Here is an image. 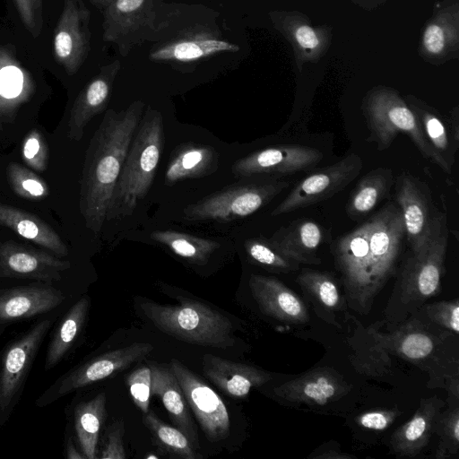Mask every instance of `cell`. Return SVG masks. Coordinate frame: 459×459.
Segmentation results:
<instances>
[{"mask_svg":"<svg viewBox=\"0 0 459 459\" xmlns=\"http://www.w3.org/2000/svg\"><path fill=\"white\" fill-rule=\"evenodd\" d=\"M404 240L402 212L390 202L333 242L334 264L352 309L369 312L375 297L395 273Z\"/></svg>","mask_w":459,"mask_h":459,"instance_id":"cell-1","label":"cell"},{"mask_svg":"<svg viewBox=\"0 0 459 459\" xmlns=\"http://www.w3.org/2000/svg\"><path fill=\"white\" fill-rule=\"evenodd\" d=\"M145 104L106 111L86 151L82 173L80 211L86 227L99 234L107 221L111 197Z\"/></svg>","mask_w":459,"mask_h":459,"instance_id":"cell-2","label":"cell"},{"mask_svg":"<svg viewBox=\"0 0 459 459\" xmlns=\"http://www.w3.org/2000/svg\"><path fill=\"white\" fill-rule=\"evenodd\" d=\"M219 13L200 4L158 0L155 30L148 57L153 62L188 64L238 46L223 39Z\"/></svg>","mask_w":459,"mask_h":459,"instance_id":"cell-3","label":"cell"},{"mask_svg":"<svg viewBox=\"0 0 459 459\" xmlns=\"http://www.w3.org/2000/svg\"><path fill=\"white\" fill-rule=\"evenodd\" d=\"M164 144L161 113L148 106L136 128L114 189L107 221L131 215L150 191Z\"/></svg>","mask_w":459,"mask_h":459,"instance_id":"cell-4","label":"cell"},{"mask_svg":"<svg viewBox=\"0 0 459 459\" xmlns=\"http://www.w3.org/2000/svg\"><path fill=\"white\" fill-rule=\"evenodd\" d=\"M144 316L161 332L195 345L226 349L235 343L231 321L221 312L196 300L178 305L140 303Z\"/></svg>","mask_w":459,"mask_h":459,"instance_id":"cell-5","label":"cell"},{"mask_svg":"<svg viewBox=\"0 0 459 459\" xmlns=\"http://www.w3.org/2000/svg\"><path fill=\"white\" fill-rule=\"evenodd\" d=\"M224 187L188 204L183 211L190 221H230L247 217L270 203L290 186L279 177L258 175Z\"/></svg>","mask_w":459,"mask_h":459,"instance_id":"cell-6","label":"cell"},{"mask_svg":"<svg viewBox=\"0 0 459 459\" xmlns=\"http://www.w3.org/2000/svg\"><path fill=\"white\" fill-rule=\"evenodd\" d=\"M394 184V198L402 212L405 238L411 255L420 258L426 255L433 237L446 221V215L435 207L427 184L410 172H401Z\"/></svg>","mask_w":459,"mask_h":459,"instance_id":"cell-7","label":"cell"},{"mask_svg":"<svg viewBox=\"0 0 459 459\" xmlns=\"http://www.w3.org/2000/svg\"><path fill=\"white\" fill-rule=\"evenodd\" d=\"M362 110L369 132L367 141L376 143L378 151L388 149L399 134H404L425 159L441 169L413 112L400 98L388 93L374 95L363 104Z\"/></svg>","mask_w":459,"mask_h":459,"instance_id":"cell-8","label":"cell"},{"mask_svg":"<svg viewBox=\"0 0 459 459\" xmlns=\"http://www.w3.org/2000/svg\"><path fill=\"white\" fill-rule=\"evenodd\" d=\"M158 0H111L103 10L102 38L126 57L150 42L156 25Z\"/></svg>","mask_w":459,"mask_h":459,"instance_id":"cell-9","label":"cell"},{"mask_svg":"<svg viewBox=\"0 0 459 459\" xmlns=\"http://www.w3.org/2000/svg\"><path fill=\"white\" fill-rule=\"evenodd\" d=\"M448 243L447 221L433 237L426 255L406 259L398 281L399 302L402 306L422 303L437 296L445 273V259Z\"/></svg>","mask_w":459,"mask_h":459,"instance_id":"cell-10","label":"cell"},{"mask_svg":"<svg viewBox=\"0 0 459 459\" xmlns=\"http://www.w3.org/2000/svg\"><path fill=\"white\" fill-rule=\"evenodd\" d=\"M363 163L356 153L316 169L303 178L288 195L272 211V216L289 213L333 197L359 174Z\"/></svg>","mask_w":459,"mask_h":459,"instance_id":"cell-11","label":"cell"},{"mask_svg":"<svg viewBox=\"0 0 459 459\" xmlns=\"http://www.w3.org/2000/svg\"><path fill=\"white\" fill-rule=\"evenodd\" d=\"M169 366L206 438L212 443L226 439L230 420L219 394L178 359H171Z\"/></svg>","mask_w":459,"mask_h":459,"instance_id":"cell-12","label":"cell"},{"mask_svg":"<svg viewBox=\"0 0 459 459\" xmlns=\"http://www.w3.org/2000/svg\"><path fill=\"white\" fill-rule=\"evenodd\" d=\"M323 153L313 147L300 144H281L256 151L237 160L231 166L239 178L268 175L284 177L314 169Z\"/></svg>","mask_w":459,"mask_h":459,"instance_id":"cell-13","label":"cell"},{"mask_svg":"<svg viewBox=\"0 0 459 459\" xmlns=\"http://www.w3.org/2000/svg\"><path fill=\"white\" fill-rule=\"evenodd\" d=\"M50 325L49 319L40 321L4 352L0 368V416L8 415L14 405Z\"/></svg>","mask_w":459,"mask_h":459,"instance_id":"cell-14","label":"cell"},{"mask_svg":"<svg viewBox=\"0 0 459 459\" xmlns=\"http://www.w3.org/2000/svg\"><path fill=\"white\" fill-rule=\"evenodd\" d=\"M91 12L82 0H65L54 33V54L69 75L86 60L91 48Z\"/></svg>","mask_w":459,"mask_h":459,"instance_id":"cell-15","label":"cell"},{"mask_svg":"<svg viewBox=\"0 0 459 459\" xmlns=\"http://www.w3.org/2000/svg\"><path fill=\"white\" fill-rule=\"evenodd\" d=\"M154 347L148 342H134L93 358L67 374L52 388L55 397L103 380L146 358Z\"/></svg>","mask_w":459,"mask_h":459,"instance_id":"cell-16","label":"cell"},{"mask_svg":"<svg viewBox=\"0 0 459 459\" xmlns=\"http://www.w3.org/2000/svg\"><path fill=\"white\" fill-rule=\"evenodd\" d=\"M351 389L344 378L328 367L314 368L306 374L274 388V394L296 404L324 406Z\"/></svg>","mask_w":459,"mask_h":459,"instance_id":"cell-17","label":"cell"},{"mask_svg":"<svg viewBox=\"0 0 459 459\" xmlns=\"http://www.w3.org/2000/svg\"><path fill=\"white\" fill-rule=\"evenodd\" d=\"M71 266L45 251L30 248L12 241L0 243V276L53 281Z\"/></svg>","mask_w":459,"mask_h":459,"instance_id":"cell-18","label":"cell"},{"mask_svg":"<svg viewBox=\"0 0 459 459\" xmlns=\"http://www.w3.org/2000/svg\"><path fill=\"white\" fill-rule=\"evenodd\" d=\"M248 285L260 310L285 324L307 323L309 314L304 301L279 279L251 274Z\"/></svg>","mask_w":459,"mask_h":459,"instance_id":"cell-19","label":"cell"},{"mask_svg":"<svg viewBox=\"0 0 459 459\" xmlns=\"http://www.w3.org/2000/svg\"><path fill=\"white\" fill-rule=\"evenodd\" d=\"M407 105L413 112L428 143L439 159L441 169L450 175L459 147L458 112L444 116L417 100L410 101Z\"/></svg>","mask_w":459,"mask_h":459,"instance_id":"cell-20","label":"cell"},{"mask_svg":"<svg viewBox=\"0 0 459 459\" xmlns=\"http://www.w3.org/2000/svg\"><path fill=\"white\" fill-rule=\"evenodd\" d=\"M120 69L119 59L102 65L97 75L79 93L68 121V136L71 140H81L88 123L106 109Z\"/></svg>","mask_w":459,"mask_h":459,"instance_id":"cell-21","label":"cell"},{"mask_svg":"<svg viewBox=\"0 0 459 459\" xmlns=\"http://www.w3.org/2000/svg\"><path fill=\"white\" fill-rule=\"evenodd\" d=\"M328 232L318 222L302 218L278 229L269 238L282 254L299 264H320L318 249L327 239Z\"/></svg>","mask_w":459,"mask_h":459,"instance_id":"cell-22","label":"cell"},{"mask_svg":"<svg viewBox=\"0 0 459 459\" xmlns=\"http://www.w3.org/2000/svg\"><path fill=\"white\" fill-rule=\"evenodd\" d=\"M203 372L217 387L231 397L247 396L253 388L271 380L269 372L212 354L203 357Z\"/></svg>","mask_w":459,"mask_h":459,"instance_id":"cell-23","label":"cell"},{"mask_svg":"<svg viewBox=\"0 0 459 459\" xmlns=\"http://www.w3.org/2000/svg\"><path fill=\"white\" fill-rule=\"evenodd\" d=\"M63 293L48 284H31L0 290V320L12 321L46 313L59 306Z\"/></svg>","mask_w":459,"mask_h":459,"instance_id":"cell-24","label":"cell"},{"mask_svg":"<svg viewBox=\"0 0 459 459\" xmlns=\"http://www.w3.org/2000/svg\"><path fill=\"white\" fill-rule=\"evenodd\" d=\"M148 366L152 373V394L160 399L174 424L186 435L192 446L198 449V434L184 393L170 366L156 362Z\"/></svg>","mask_w":459,"mask_h":459,"instance_id":"cell-25","label":"cell"},{"mask_svg":"<svg viewBox=\"0 0 459 459\" xmlns=\"http://www.w3.org/2000/svg\"><path fill=\"white\" fill-rule=\"evenodd\" d=\"M444 406L445 402L437 396L421 399L412 418L393 433L390 440L393 452L403 457L418 455L428 445Z\"/></svg>","mask_w":459,"mask_h":459,"instance_id":"cell-26","label":"cell"},{"mask_svg":"<svg viewBox=\"0 0 459 459\" xmlns=\"http://www.w3.org/2000/svg\"><path fill=\"white\" fill-rule=\"evenodd\" d=\"M219 153L210 145L188 143L178 146L165 172V185L213 174L219 168Z\"/></svg>","mask_w":459,"mask_h":459,"instance_id":"cell-27","label":"cell"},{"mask_svg":"<svg viewBox=\"0 0 459 459\" xmlns=\"http://www.w3.org/2000/svg\"><path fill=\"white\" fill-rule=\"evenodd\" d=\"M304 294L317 315L329 324L337 325L335 314L345 309L346 299L341 295L333 273L308 268L301 270L296 278Z\"/></svg>","mask_w":459,"mask_h":459,"instance_id":"cell-28","label":"cell"},{"mask_svg":"<svg viewBox=\"0 0 459 459\" xmlns=\"http://www.w3.org/2000/svg\"><path fill=\"white\" fill-rule=\"evenodd\" d=\"M377 344L415 364L429 359L437 348V338L414 324L403 325L389 333L370 330Z\"/></svg>","mask_w":459,"mask_h":459,"instance_id":"cell-29","label":"cell"},{"mask_svg":"<svg viewBox=\"0 0 459 459\" xmlns=\"http://www.w3.org/2000/svg\"><path fill=\"white\" fill-rule=\"evenodd\" d=\"M0 225L11 229L21 237L49 249L56 255L65 256L68 254L67 247L58 234L30 212L0 203Z\"/></svg>","mask_w":459,"mask_h":459,"instance_id":"cell-30","label":"cell"},{"mask_svg":"<svg viewBox=\"0 0 459 459\" xmlns=\"http://www.w3.org/2000/svg\"><path fill=\"white\" fill-rule=\"evenodd\" d=\"M394 183L390 168H377L362 177L347 201L345 211L350 219L357 221L368 215L386 198Z\"/></svg>","mask_w":459,"mask_h":459,"instance_id":"cell-31","label":"cell"},{"mask_svg":"<svg viewBox=\"0 0 459 459\" xmlns=\"http://www.w3.org/2000/svg\"><path fill=\"white\" fill-rule=\"evenodd\" d=\"M106 394L100 393L74 409V428L82 453L87 459L97 457L100 428L106 418Z\"/></svg>","mask_w":459,"mask_h":459,"instance_id":"cell-32","label":"cell"},{"mask_svg":"<svg viewBox=\"0 0 459 459\" xmlns=\"http://www.w3.org/2000/svg\"><path fill=\"white\" fill-rule=\"evenodd\" d=\"M33 88L30 74L6 48H0V110L27 100Z\"/></svg>","mask_w":459,"mask_h":459,"instance_id":"cell-33","label":"cell"},{"mask_svg":"<svg viewBox=\"0 0 459 459\" xmlns=\"http://www.w3.org/2000/svg\"><path fill=\"white\" fill-rule=\"evenodd\" d=\"M151 238L192 264H204L220 247L219 242L176 230H155Z\"/></svg>","mask_w":459,"mask_h":459,"instance_id":"cell-34","label":"cell"},{"mask_svg":"<svg viewBox=\"0 0 459 459\" xmlns=\"http://www.w3.org/2000/svg\"><path fill=\"white\" fill-rule=\"evenodd\" d=\"M89 305V299L82 297L66 313L48 345L46 368H53L71 348L84 325Z\"/></svg>","mask_w":459,"mask_h":459,"instance_id":"cell-35","label":"cell"},{"mask_svg":"<svg viewBox=\"0 0 459 459\" xmlns=\"http://www.w3.org/2000/svg\"><path fill=\"white\" fill-rule=\"evenodd\" d=\"M143 423L156 446L165 454L182 459L203 458L181 430L161 420L153 411L145 413Z\"/></svg>","mask_w":459,"mask_h":459,"instance_id":"cell-36","label":"cell"},{"mask_svg":"<svg viewBox=\"0 0 459 459\" xmlns=\"http://www.w3.org/2000/svg\"><path fill=\"white\" fill-rule=\"evenodd\" d=\"M245 250L251 262L268 271L289 273L299 269L300 264L279 251L269 238L258 237L247 239Z\"/></svg>","mask_w":459,"mask_h":459,"instance_id":"cell-37","label":"cell"},{"mask_svg":"<svg viewBox=\"0 0 459 459\" xmlns=\"http://www.w3.org/2000/svg\"><path fill=\"white\" fill-rule=\"evenodd\" d=\"M434 430H437L441 440L436 457H450L459 449V409L449 408L437 417Z\"/></svg>","mask_w":459,"mask_h":459,"instance_id":"cell-38","label":"cell"},{"mask_svg":"<svg viewBox=\"0 0 459 459\" xmlns=\"http://www.w3.org/2000/svg\"><path fill=\"white\" fill-rule=\"evenodd\" d=\"M7 178L13 191L27 199H40L48 193L46 184L34 173L17 163H10L6 169Z\"/></svg>","mask_w":459,"mask_h":459,"instance_id":"cell-39","label":"cell"},{"mask_svg":"<svg viewBox=\"0 0 459 459\" xmlns=\"http://www.w3.org/2000/svg\"><path fill=\"white\" fill-rule=\"evenodd\" d=\"M428 317L435 324L451 333L458 334L459 332V301H439L424 306Z\"/></svg>","mask_w":459,"mask_h":459,"instance_id":"cell-40","label":"cell"},{"mask_svg":"<svg viewBox=\"0 0 459 459\" xmlns=\"http://www.w3.org/2000/svg\"><path fill=\"white\" fill-rule=\"evenodd\" d=\"M126 384L135 405L143 413L148 412L152 394V373L150 367L143 366L131 372L126 377Z\"/></svg>","mask_w":459,"mask_h":459,"instance_id":"cell-41","label":"cell"},{"mask_svg":"<svg viewBox=\"0 0 459 459\" xmlns=\"http://www.w3.org/2000/svg\"><path fill=\"white\" fill-rule=\"evenodd\" d=\"M47 146L38 130L29 133L22 145V158L31 168L42 171L47 163Z\"/></svg>","mask_w":459,"mask_h":459,"instance_id":"cell-42","label":"cell"},{"mask_svg":"<svg viewBox=\"0 0 459 459\" xmlns=\"http://www.w3.org/2000/svg\"><path fill=\"white\" fill-rule=\"evenodd\" d=\"M125 433L124 422L116 420L108 429L106 440L99 458L125 459L126 457L123 443Z\"/></svg>","mask_w":459,"mask_h":459,"instance_id":"cell-43","label":"cell"},{"mask_svg":"<svg viewBox=\"0 0 459 459\" xmlns=\"http://www.w3.org/2000/svg\"><path fill=\"white\" fill-rule=\"evenodd\" d=\"M20 18L27 30L35 37L41 28L43 0H13Z\"/></svg>","mask_w":459,"mask_h":459,"instance_id":"cell-44","label":"cell"},{"mask_svg":"<svg viewBox=\"0 0 459 459\" xmlns=\"http://www.w3.org/2000/svg\"><path fill=\"white\" fill-rule=\"evenodd\" d=\"M399 414L395 409L373 410L360 414L357 421L367 429L385 430L393 424Z\"/></svg>","mask_w":459,"mask_h":459,"instance_id":"cell-45","label":"cell"},{"mask_svg":"<svg viewBox=\"0 0 459 459\" xmlns=\"http://www.w3.org/2000/svg\"><path fill=\"white\" fill-rule=\"evenodd\" d=\"M424 45L429 52L439 53L444 48L442 29L437 25H430L424 34Z\"/></svg>","mask_w":459,"mask_h":459,"instance_id":"cell-46","label":"cell"},{"mask_svg":"<svg viewBox=\"0 0 459 459\" xmlns=\"http://www.w3.org/2000/svg\"><path fill=\"white\" fill-rule=\"evenodd\" d=\"M299 44L305 48H313L318 44L315 31L308 26H302L296 31Z\"/></svg>","mask_w":459,"mask_h":459,"instance_id":"cell-47","label":"cell"},{"mask_svg":"<svg viewBox=\"0 0 459 459\" xmlns=\"http://www.w3.org/2000/svg\"><path fill=\"white\" fill-rule=\"evenodd\" d=\"M309 458H352L353 456L348 454H343L340 450L334 448L325 449V446H320L316 450H315L309 456Z\"/></svg>","mask_w":459,"mask_h":459,"instance_id":"cell-48","label":"cell"},{"mask_svg":"<svg viewBox=\"0 0 459 459\" xmlns=\"http://www.w3.org/2000/svg\"><path fill=\"white\" fill-rule=\"evenodd\" d=\"M66 457L69 459H84L85 458L83 454H81L76 450V448L71 439L67 443Z\"/></svg>","mask_w":459,"mask_h":459,"instance_id":"cell-49","label":"cell"},{"mask_svg":"<svg viewBox=\"0 0 459 459\" xmlns=\"http://www.w3.org/2000/svg\"><path fill=\"white\" fill-rule=\"evenodd\" d=\"M90 2L97 8L103 11L111 2V0H90Z\"/></svg>","mask_w":459,"mask_h":459,"instance_id":"cell-50","label":"cell"},{"mask_svg":"<svg viewBox=\"0 0 459 459\" xmlns=\"http://www.w3.org/2000/svg\"><path fill=\"white\" fill-rule=\"evenodd\" d=\"M146 458H147V459H150V458H158V456H157V455H147V456H146Z\"/></svg>","mask_w":459,"mask_h":459,"instance_id":"cell-51","label":"cell"}]
</instances>
